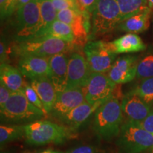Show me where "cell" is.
<instances>
[{"mask_svg": "<svg viewBox=\"0 0 153 153\" xmlns=\"http://www.w3.org/2000/svg\"><path fill=\"white\" fill-rule=\"evenodd\" d=\"M123 111L118 97L113 95L96 111L93 129L99 138L110 141L119 135Z\"/></svg>", "mask_w": 153, "mask_h": 153, "instance_id": "1", "label": "cell"}, {"mask_svg": "<svg viewBox=\"0 0 153 153\" xmlns=\"http://www.w3.org/2000/svg\"><path fill=\"white\" fill-rule=\"evenodd\" d=\"M1 121L18 125L24 123H33L46 115L28 100L24 89L12 92L11 97L3 108L0 109Z\"/></svg>", "mask_w": 153, "mask_h": 153, "instance_id": "2", "label": "cell"}, {"mask_svg": "<svg viewBox=\"0 0 153 153\" xmlns=\"http://www.w3.org/2000/svg\"><path fill=\"white\" fill-rule=\"evenodd\" d=\"M25 137L28 143L41 145L50 143L60 144L72 135L70 128L49 120H39L24 126Z\"/></svg>", "mask_w": 153, "mask_h": 153, "instance_id": "3", "label": "cell"}, {"mask_svg": "<svg viewBox=\"0 0 153 153\" xmlns=\"http://www.w3.org/2000/svg\"><path fill=\"white\" fill-rule=\"evenodd\" d=\"M119 153H142L153 148V135L136 123H123L116 140Z\"/></svg>", "mask_w": 153, "mask_h": 153, "instance_id": "4", "label": "cell"}, {"mask_svg": "<svg viewBox=\"0 0 153 153\" xmlns=\"http://www.w3.org/2000/svg\"><path fill=\"white\" fill-rule=\"evenodd\" d=\"M72 43L57 38L41 36L22 42H19L16 52L21 57L37 56L51 57L65 53L71 48Z\"/></svg>", "mask_w": 153, "mask_h": 153, "instance_id": "5", "label": "cell"}, {"mask_svg": "<svg viewBox=\"0 0 153 153\" xmlns=\"http://www.w3.org/2000/svg\"><path fill=\"white\" fill-rule=\"evenodd\" d=\"M92 33L104 35L110 33L123 22L117 0H97L92 14Z\"/></svg>", "mask_w": 153, "mask_h": 153, "instance_id": "6", "label": "cell"}, {"mask_svg": "<svg viewBox=\"0 0 153 153\" xmlns=\"http://www.w3.org/2000/svg\"><path fill=\"white\" fill-rule=\"evenodd\" d=\"M41 12L38 0L29 3L16 11V38L19 42L31 39L41 26Z\"/></svg>", "mask_w": 153, "mask_h": 153, "instance_id": "7", "label": "cell"}, {"mask_svg": "<svg viewBox=\"0 0 153 153\" xmlns=\"http://www.w3.org/2000/svg\"><path fill=\"white\" fill-rule=\"evenodd\" d=\"M84 52L91 73H108L116 56L112 51L110 42L102 41L88 42Z\"/></svg>", "mask_w": 153, "mask_h": 153, "instance_id": "8", "label": "cell"}, {"mask_svg": "<svg viewBox=\"0 0 153 153\" xmlns=\"http://www.w3.org/2000/svg\"><path fill=\"white\" fill-rule=\"evenodd\" d=\"M116 85L107 74L91 73L87 85L82 88L85 101L91 105L104 104L114 95Z\"/></svg>", "mask_w": 153, "mask_h": 153, "instance_id": "9", "label": "cell"}, {"mask_svg": "<svg viewBox=\"0 0 153 153\" xmlns=\"http://www.w3.org/2000/svg\"><path fill=\"white\" fill-rule=\"evenodd\" d=\"M91 74V70L85 57L79 53H73L68 60L66 89L85 87Z\"/></svg>", "mask_w": 153, "mask_h": 153, "instance_id": "10", "label": "cell"}, {"mask_svg": "<svg viewBox=\"0 0 153 153\" xmlns=\"http://www.w3.org/2000/svg\"><path fill=\"white\" fill-rule=\"evenodd\" d=\"M137 64L136 56L126 55L120 57L115 60L107 75L116 85L128 83L136 76Z\"/></svg>", "mask_w": 153, "mask_h": 153, "instance_id": "11", "label": "cell"}, {"mask_svg": "<svg viewBox=\"0 0 153 153\" xmlns=\"http://www.w3.org/2000/svg\"><path fill=\"white\" fill-rule=\"evenodd\" d=\"M120 104L128 120L136 124L141 123L152 111L150 104L131 91L123 97Z\"/></svg>", "mask_w": 153, "mask_h": 153, "instance_id": "12", "label": "cell"}, {"mask_svg": "<svg viewBox=\"0 0 153 153\" xmlns=\"http://www.w3.org/2000/svg\"><path fill=\"white\" fill-rule=\"evenodd\" d=\"M85 101V94L82 89H66L57 93L56 100L51 112L60 118Z\"/></svg>", "mask_w": 153, "mask_h": 153, "instance_id": "13", "label": "cell"}, {"mask_svg": "<svg viewBox=\"0 0 153 153\" xmlns=\"http://www.w3.org/2000/svg\"><path fill=\"white\" fill-rule=\"evenodd\" d=\"M19 70L23 76L33 80L50 75V57L24 56L19 62Z\"/></svg>", "mask_w": 153, "mask_h": 153, "instance_id": "14", "label": "cell"}, {"mask_svg": "<svg viewBox=\"0 0 153 153\" xmlns=\"http://www.w3.org/2000/svg\"><path fill=\"white\" fill-rule=\"evenodd\" d=\"M57 19L68 25L73 32L74 43H85L87 40V28H86L83 11L73 9H65L57 12Z\"/></svg>", "mask_w": 153, "mask_h": 153, "instance_id": "15", "label": "cell"}, {"mask_svg": "<svg viewBox=\"0 0 153 153\" xmlns=\"http://www.w3.org/2000/svg\"><path fill=\"white\" fill-rule=\"evenodd\" d=\"M68 60L69 59L65 53H60L50 57L48 78L52 82L57 93L66 89Z\"/></svg>", "mask_w": 153, "mask_h": 153, "instance_id": "16", "label": "cell"}, {"mask_svg": "<svg viewBox=\"0 0 153 153\" xmlns=\"http://www.w3.org/2000/svg\"><path fill=\"white\" fill-rule=\"evenodd\" d=\"M31 87L37 93L47 114L52 111L57 97V92L52 82L48 76L31 80Z\"/></svg>", "mask_w": 153, "mask_h": 153, "instance_id": "17", "label": "cell"}, {"mask_svg": "<svg viewBox=\"0 0 153 153\" xmlns=\"http://www.w3.org/2000/svg\"><path fill=\"white\" fill-rule=\"evenodd\" d=\"M103 104L91 105L87 101L80 104L68 114L64 115L60 119L66 124L70 129L77 128L87 119L94 112H96Z\"/></svg>", "mask_w": 153, "mask_h": 153, "instance_id": "18", "label": "cell"}, {"mask_svg": "<svg viewBox=\"0 0 153 153\" xmlns=\"http://www.w3.org/2000/svg\"><path fill=\"white\" fill-rule=\"evenodd\" d=\"M111 47L115 54L135 53L144 51L146 45L140 37L135 33L126 34L113 42H110Z\"/></svg>", "mask_w": 153, "mask_h": 153, "instance_id": "19", "label": "cell"}, {"mask_svg": "<svg viewBox=\"0 0 153 153\" xmlns=\"http://www.w3.org/2000/svg\"><path fill=\"white\" fill-rule=\"evenodd\" d=\"M0 82L12 92L22 90L26 87L19 69L6 63H1L0 67Z\"/></svg>", "mask_w": 153, "mask_h": 153, "instance_id": "20", "label": "cell"}, {"mask_svg": "<svg viewBox=\"0 0 153 153\" xmlns=\"http://www.w3.org/2000/svg\"><path fill=\"white\" fill-rule=\"evenodd\" d=\"M150 9L129 17L120 23L119 28L128 33H142L148 29L150 24Z\"/></svg>", "mask_w": 153, "mask_h": 153, "instance_id": "21", "label": "cell"}, {"mask_svg": "<svg viewBox=\"0 0 153 153\" xmlns=\"http://www.w3.org/2000/svg\"><path fill=\"white\" fill-rule=\"evenodd\" d=\"M38 2L41 12V26L34 38L43 36L51 25L57 20V11L53 4L52 0H38Z\"/></svg>", "mask_w": 153, "mask_h": 153, "instance_id": "22", "label": "cell"}, {"mask_svg": "<svg viewBox=\"0 0 153 153\" xmlns=\"http://www.w3.org/2000/svg\"><path fill=\"white\" fill-rule=\"evenodd\" d=\"M123 22L129 17L150 9L148 0H117Z\"/></svg>", "mask_w": 153, "mask_h": 153, "instance_id": "23", "label": "cell"}, {"mask_svg": "<svg viewBox=\"0 0 153 153\" xmlns=\"http://www.w3.org/2000/svg\"><path fill=\"white\" fill-rule=\"evenodd\" d=\"M43 36L57 38L70 43H74V36L71 28L57 19L51 25Z\"/></svg>", "mask_w": 153, "mask_h": 153, "instance_id": "24", "label": "cell"}, {"mask_svg": "<svg viewBox=\"0 0 153 153\" xmlns=\"http://www.w3.org/2000/svg\"><path fill=\"white\" fill-rule=\"evenodd\" d=\"M24 125H4L0 126V143L3 145L25 137Z\"/></svg>", "mask_w": 153, "mask_h": 153, "instance_id": "25", "label": "cell"}, {"mask_svg": "<svg viewBox=\"0 0 153 153\" xmlns=\"http://www.w3.org/2000/svg\"><path fill=\"white\" fill-rule=\"evenodd\" d=\"M131 92L139 96L143 101L150 104L153 101V77L142 79L140 85Z\"/></svg>", "mask_w": 153, "mask_h": 153, "instance_id": "26", "label": "cell"}, {"mask_svg": "<svg viewBox=\"0 0 153 153\" xmlns=\"http://www.w3.org/2000/svg\"><path fill=\"white\" fill-rule=\"evenodd\" d=\"M136 76L141 79L153 77V54L146 55L138 62Z\"/></svg>", "mask_w": 153, "mask_h": 153, "instance_id": "27", "label": "cell"}, {"mask_svg": "<svg viewBox=\"0 0 153 153\" xmlns=\"http://www.w3.org/2000/svg\"><path fill=\"white\" fill-rule=\"evenodd\" d=\"M52 2L57 12L68 9L75 11H82L77 0H52Z\"/></svg>", "mask_w": 153, "mask_h": 153, "instance_id": "28", "label": "cell"}, {"mask_svg": "<svg viewBox=\"0 0 153 153\" xmlns=\"http://www.w3.org/2000/svg\"><path fill=\"white\" fill-rule=\"evenodd\" d=\"M24 91L26 98L32 104L37 107L39 109L42 110L47 114V113L45 111V108H44L43 103L41 102V99H40L39 97L38 96L37 93L36 92V91L34 90L33 88L30 87V85H26L24 87Z\"/></svg>", "mask_w": 153, "mask_h": 153, "instance_id": "29", "label": "cell"}, {"mask_svg": "<svg viewBox=\"0 0 153 153\" xmlns=\"http://www.w3.org/2000/svg\"><path fill=\"white\" fill-rule=\"evenodd\" d=\"M18 2L19 0H7L3 12L1 13V19L11 16L16 11Z\"/></svg>", "mask_w": 153, "mask_h": 153, "instance_id": "30", "label": "cell"}, {"mask_svg": "<svg viewBox=\"0 0 153 153\" xmlns=\"http://www.w3.org/2000/svg\"><path fill=\"white\" fill-rule=\"evenodd\" d=\"M82 11L93 14L97 9V0H78Z\"/></svg>", "mask_w": 153, "mask_h": 153, "instance_id": "31", "label": "cell"}, {"mask_svg": "<svg viewBox=\"0 0 153 153\" xmlns=\"http://www.w3.org/2000/svg\"><path fill=\"white\" fill-rule=\"evenodd\" d=\"M12 91H11L3 84H0V109L4 108L5 104L11 97Z\"/></svg>", "mask_w": 153, "mask_h": 153, "instance_id": "32", "label": "cell"}, {"mask_svg": "<svg viewBox=\"0 0 153 153\" xmlns=\"http://www.w3.org/2000/svg\"><path fill=\"white\" fill-rule=\"evenodd\" d=\"M137 125L153 135V110L151 111L148 116Z\"/></svg>", "mask_w": 153, "mask_h": 153, "instance_id": "33", "label": "cell"}, {"mask_svg": "<svg viewBox=\"0 0 153 153\" xmlns=\"http://www.w3.org/2000/svg\"><path fill=\"white\" fill-rule=\"evenodd\" d=\"M65 153H97L95 148L89 145H82V146L76 147L70 150L66 151Z\"/></svg>", "mask_w": 153, "mask_h": 153, "instance_id": "34", "label": "cell"}, {"mask_svg": "<svg viewBox=\"0 0 153 153\" xmlns=\"http://www.w3.org/2000/svg\"><path fill=\"white\" fill-rule=\"evenodd\" d=\"M7 47H6V44L4 42L2 41H1V44H0V56H1V64L4 63V60H5L6 56H7Z\"/></svg>", "mask_w": 153, "mask_h": 153, "instance_id": "35", "label": "cell"}, {"mask_svg": "<svg viewBox=\"0 0 153 153\" xmlns=\"http://www.w3.org/2000/svg\"><path fill=\"white\" fill-rule=\"evenodd\" d=\"M31 0H19L18 4H17V9L16 11L20 9L21 8H22L23 7H24L25 5H26L27 4H28Z\"/></svg>", "mask_w": 153, "mask_h": 153, "instance_id": "36", "label": "cell"}, {"mask_svg": "<svg viewBox=\"0 0 153 153\" xmlns=\"http://www.w3.org/2000/svg\"><path fill=\"white\" fill-rule=\"evenodd\" d=\"M6 2H7V0H0V11H1V13L3 12Z\"/></svg>", "mask_w": 153, "mask_h": 153, "instance_id": "37", "label": "cell"}, {"mask_svg": "<svg viewBox=\"0 0 153 153\" xmlns=\"http://www.w3.org/2000/svg\"><path fill=\"white\" fill-rule=\"evenodd\" d=\"M42 153H63V152H60V151L53 150H51V149H48V150L43 151V152Z\"/></svg>", "mask_w": 153, "mask_h": 153, "instance_id": "38", "label": "cell"}, {"mask_svg": "<svg viewBox=\"0 0 153 153\" xmlns=\"http://www.w3.org/2000/svg\"><path fill=\"white\" fill-rule=\"evenodd\" d=\"M149 1H150V3L151 7H153V0H149Z\"/></svg>", "mask_w": 153, "mask_h": 153, "instance_id": "39", "label": "cell"}, {"mask_svg": "<svg viewBox=\"0 0 153 153\" xmlns=\"http://www.w3.org/2000/svg\"><path fill=\"white\" fill-rule=\"evenodd\" d=\"M149 153H153V148L152 149H150V150H148Z\"/></svg>", "mask_w": 153, "mask_h": 153, "instance_id": "40", "label": "cell"}]
</instances>
